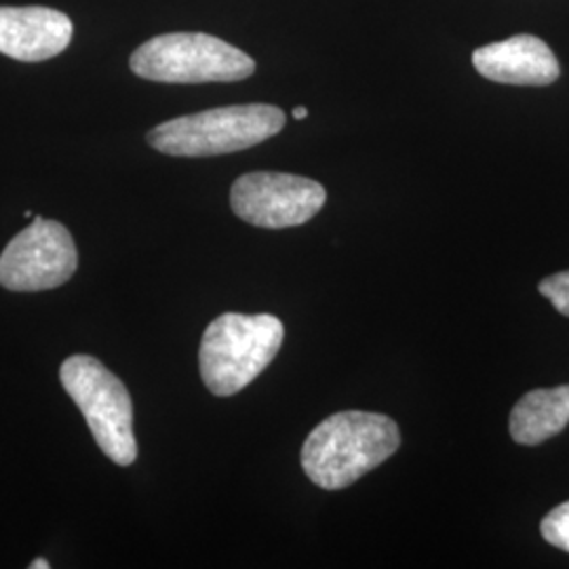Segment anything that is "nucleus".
<instances>
[{"label":"nucleus","mask_w":569,"mask_h":569,"mask_svg":"<svg viewBox=\"0 0 569 569\" xmlns=\"http://www.w3.org/2000/svg\"><path fill=\"white\" fill-rule=\"evenodd\" d=\"M540 293L550 300L557 312L569 317V270L550 274L542 283L538 284Z\"/></svg>","instance_id":"12"},{"label":"nucleus","mask_w":569,"mask_h":569,"mask_svg":"<svg viewBox=\"0 0 569 569\" xmlns=\"http://www.w3.org/2000/svg\"><path fill=\"white\" fill-rule=\"evenodd\" d=\"M306 117H308V108H305V106L293 108V119H296V121H302Z\"/></svg>","instance_id":"13"},{"label":"nucleus","mask_w":569,"mask_h":569,"mask_svg":"<svg viewBox=\"0 0 569 569\" xmlns=\"http://www.w3.org/2000/svg\"><path fill=\"white\" fill-rule=\"evenodd\" d=\"M569 425V385L536 388L510 411V437L519 446H540Z\"/></svg>","instance_id":"10"},{"label":"nucleus","mask_w":569,"mask_h":569,"mask_svg":"<svg viewBox=\"0 0 569 569\" xmlns=\"http://www.w3.org/2000/svg\"><path fill=\"white\" fill-rule=\"evenodd\" d=\"M542 538L557 547V549L569 552V500L555 507L540 523Z\"/></svg>","instance_id":"11"},{"label":"nucleus","mask_w":569,"mask_h":569,"mask_svg":"<svg viewBox=\"0 0 569 569\" xmlns=\"http://www.w3.org/2000/svg\"><path fill=\"white\" fill-rule=\"evenodd\" d=\"M129 63L146 81L173 84L244 81L256 72V61L241 49L203 32L154 37L133 51Z\"/></svg>","instance_id":"5"},{"label":"nucleus","mask_w":569,"mask_h":569,"mask_svg":"<svg viewBox=\"0 0 569 569\" xmlns=\"http://www.w3.org/2000/svg\"><path fill=\"white\" fill-rule=\"evenodd\" d=\"M326 201L321 183L277 171L244 173L230 190L232 211L247 224L270 230L310 222Z\"/></svg>","instance_id":"7"},{"label":"nucleus","mask_w":569,"mask_h":569,"mask_svg":"<svg viewBox=\"0 0 569 569\" xmlns=\"http://www.w3.org/2000/svg\"><path fill=\"white\" fill-rule=\"evenodd\" d=\"M60 380L103 453L119 467L133 465L138 458L133 401L121 378L96 357L72 355L61 363Z\"/></svg>","instance_id":"4"},{"label":"nucleus","mask_w":569,"mask_h":569,"mask_svg":"<svg viewBox=\"0 0 569 569\" xmlns=\"http://www.w3.org/2000/svg\"><path fill=\"white\" fill-rule=\"evenodd\" d=\"M399 446V427L385 413L340 411L306 437L302 468L315 486L336 491L387 462Z\"/></svg>","instance_id":"1"},{"label":"nucleus","mask_w":569,"mask_h":569,"mask_svg":"<svg viewBox=\"0 0 569 569\" xmlns=\"http://www.w3.org/2000/svg\"><path fill=\"white\" fill-rule=\"evenodd\" d=\"M472 66L489 81L521 87H547L561 74L549 44L531 34L479 47L472 53Z\"/></svg>","instance_id":"9"},{"label":"nucleus","mask_w":569,"mask_h":569,"mask_svg":"<svg viewBox=\"0 0 569 569\" xmlns=\"http://www.w3.org/2000/svg\"><path fill=\"white\" fill-rule=\"evenodd\" d=\"M74 26L49 7H0V53L18 61L60 56L72 41Z\"/></svg>","instance_id":"8"},{"label":"nucleus","mask_w":569,"mask_h":569,"mask_svg":"<svg viewBox=\"0 0 569 569\" xmlns=\"http://www.w3.org/2000/svg\"><path fill=\"white\" fill-rule=\"evenodd\" d=\"M79 266L72 234L56 220L32 218L0 253V284L9 291H44L68 283Z\"/></svg>","instance_id":"6"},{"label":"nucleus","mask_w":569,"mask_h":569,"mask_svg":"<svg viewBox=\"0 0 569 569\" xmlns=\"http://www.w3.org/2000/svg\"><path fill=\"white\" fill-rule=\"evenodd\" d=\"M284 121L283 110L270 103L226 106L161 122L148 133V143L169 157H218L274 138Z\"/></svg>","instance_id":"3"},{"label":"nucleus","mask_w":569,"mask_h":569,"mask_svg":"<svg viewBox=\"0 0 569 569\" xmlns=\"http://www.w3.org/2000/svg\"><path fill=\"white\" fill-rule=\"evenodd\" d=\"M30 569H51V563L47 559H37L30 563Z\"/></svg>","instance_id":"14"},{"label":"nucleus","mask_w":569,"mask_h":569,"mask_svg":"<svg viewBox=\"0 0 569 569\" xmlns=\"http://www.w3.org/2000/svg\"><path fill=\"white\" fill-rule=\"evenodd\" d=\"M283 338L274 315H220L204 329L199 350L204 387L216 397L241 392L274 361Z\"/></svg>","instance_id":"2"}]
</instances>
